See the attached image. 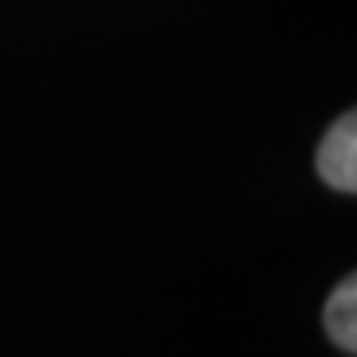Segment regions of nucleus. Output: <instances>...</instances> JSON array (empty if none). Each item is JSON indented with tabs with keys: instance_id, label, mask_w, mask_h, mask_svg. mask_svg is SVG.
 Segmentation results:
<instances>
[{
	"instance_id": "obj_1",
	"label": "nucleus",
	"mask_w": 357,
	"mask_h": 357,
	"mask_svg": "<svg viewBox=\"0 0 357 357\" xmlns=\"http://www.w3.org/2000/svg\"><path fill=\"white\" fill-rule=\"evenodd\" d=\"M318 175L333 191H357V119L342 115L318 147Z\"/></svg>"
},
{
	"instance_id": "obj_2",
	"label": "nucleus",
	"mask_w": 357,
	"mask_h": 357,
	"mask_svg": "<svg viewBox=\"0 0 357 357\" xmlns=\"http://www.w3.org/2000/svg\"><path fill=\"white\" fill-rule=\"evenodd\" d=\"M326 330H330L333 345H342L345 354L357 349V282L345 278L326 302Z\"/></svg>"
}]
</instances>
